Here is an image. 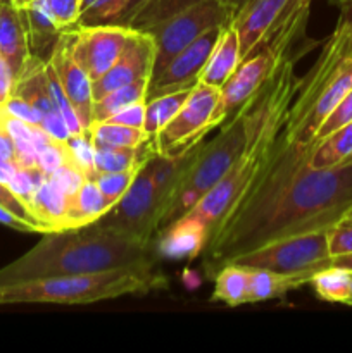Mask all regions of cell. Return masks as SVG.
I'll return each instance as SVG.
<instances>
[{
    "label": "cell",
    "instance_id": "cell-13",
    "mask_svg": "<svg viewBox=\"0 0 352 353\" xmlns=\"http://www.w3.org/2000/svg\"><path fill=\"white\" fill-rule=\"evenodd\" d=\"M48 62L54 68L59 81H61L62 90L66 97L71 102L83 130L88 131L92 126V107H93V95H92V79L86 74L85 69L72 59L71 45H69L68 31H62L54 52H52Z\"/></svg>",
    "mask_w": 352,
    "mask_h": 353
},
{
    "label": "cell",
    "instance_id": "cell-20",
    "mask_svg": "<svg viewBox=\"0 0 352 353\" xmlns=\"http://www.w3.org/2000/svg\"><path fill=\"white\" fill-rule=\"evenodd\" d=\"M248 269V303L268 302L293 292L304 285H309V279L304 274H282L268 269Z\"/></svg>",
    "mask_w": 352,
    "mask_h": 353
},
{
    "label": "cell",
    "instance_id": "cell-44",
    "mask_svg": "<svg viewBox=\"0 0 352 353\" xmlns=\"http://www.w3.org/2000/svg\"><path fill=\"white\" fill-rule=\"evenodd\" d=\"M14 85H16V74L7 59L0 54V107L12 95Z\"/></svg>",
    "mask_w": 352,
    "mask_h": 353
},
{
    "label": "cell",
    "instance_id": "cell-34",
    "mask_svg": "<svg viewBox=\"0 0 352 353\" xmlns=\"http://www.w3.org/2000/svg\"><path fill=\"white\" fill-rule=\"evenodd\" d=\"M48 178H50L52 181L59 186V190L64 193L66 200H68V209H69V205L76 200L83 183L88 179V176H86L81 169L76 168L72 162H68V164L61 165L57 171L52 172Z\"/></svg>",
    "mask_w": 352,
    "mask_h": 353
},
{
    "label": "cell",
    "instance_id": "cell-11",
    "mask_svg": "<svg viewBox=\"0 0 352 353\" xmlns=\"http://www.w3.org/2000/svg\"><path fill=\"white\" fill-rule=\"evenodd\" d=\"M223 28L224 26H217L206 31L202 37L197 38L193 43H190L176 57H173L159 74L152 76L147 88V100L164 95V93L192 90L199 83L200 72H202Z\"/></svg>",
    "mask_w": 352,
    "mask_h": 353
},
{
    "label": "cell",
    "instance_id": "cell-4",
    "mask_svg": "<svg viewBox=\"0 0 352 353\" xmlns=\"http://www.w3.org/2000/svg\"><path fill=\"white\" fill-rule=\"evenodd\" d=\"M352 90V55L349 37L337 23L324 41L316 62L297 79V92L290 105L283 133L292 143L311 145L328 114Z\"/></svg>",
    "mask_w": 352,
    "mask_h": 353
},
{
    "label": "cell",
    "instance_id": "cell-7",
    "mask_svg": "<svg viewBox=\"0 0 352 353\" xmlns=\"http://www.w3.org/2000/svg\"><path fill=\"white\" fill-rule=\"evenodd\" d=\"M328 231L330 230L311 231L271 241L264 247L244 254L231 264L268 269L282 274H304L311 283L316 272L331 265Z\"/></svg>",
    "mask_w": 352,
    "mask_h": 353
},
{
    "label": "cell",
    "instance_id": "cell-18",
    "mask_svg": "<svg viewBox=\"0 0 352 353\" xmlns=\"http://www.w3.org/2000/svg\"><path fill=\"white\" fill-rule=\"evenodd\" d=\"M240 64V40L233 26L226 24L200 72L199 81L221 88Z\"/></svg>",
    "mask_w": 352,
    "mask_h": 353
},
{
    "label": "cell",
    "instance_id": "cell-36",
    "mask_svg": "<svg viewBox=\"0 0 352 353\" xmlns=\"http://www.w3.org/2000/svg\"><path fill=\"white\" fill-rule=\"evenodd\" d=\"M43 3L61 31L78 26L81 0H43Z\"/></svg>",
    "mask_w": 352,
    "mask_h": 353
},
{
    "label": "cell",
    "instance_id": "cell-10",
    "mask_svg": "<svg viewBox=\"0 0 352 353\" xmlns=\"http://www.w3.org/2000/svg\"><path fill=\"white\" fill-rule=\"evenodd\" d=\"M131 28L117 24L75 26L68 31L72 59L81 65L92 81L102 78L123 50Z\"/></svg>",
    "mask_w": 352,
    "mask_h": 353
},
{
    "label": "cell",
    "instance_id": "cell-41",
    "mask_svg": "<svg viewBox=\"0 0 352 353\" xmlns=\"http://www.w3.org/2000/svg\"><path fill=\"white\" fill-rule=\"evenodd\" d=\"M145 105H147V99L138 100V102L121 109L119 112L114 114V116L107 121H110V123L124 124V126L140 128L141 130V128H144V119H145Z\"/></svg>",
    "mask_w": 352,
    "mask_h": 353
},
{
    "label": "cell",
    "instance_id": "cell-24",
    "mask_svg": "<svg viewBox=\"0 0 352 353\" xmlns=\"http://www.w3.org/2000/svg\"><path fill=\"white\" fill-rule=\"evenodd\" d=\"M211 299L230 307L248 303V269L238 264H226L214 276Z\"/></svg>",
    "mask_w": 352,
    "mask_h": 353
},
{
    "label": "cell",
    "instance_id": "cell-33",
    "mask_svg": "<svg viewBox=\"0 0 352 353\" xmlns=\"http://www.w3.org/2000/svg\"><path fill=\"white\" fill-rule=\"evenodd\" d=\"M45 178H47V174L40 168H17L12 179L9 181V188L30 207L35 192L43 183Z\"/></svg>",
    "mask_w": 352,
    "mask_h": 353
},
{
    "label": "cell",
    "instance_id": "cell-39",
    "mask_svg": "<svg viewBox=\"0 0 352 353\" xmlns=\"http://www.w3.org/2000/svg\"><path fill=\"white\" fill-rule=\"evenodd\" d=\"M0 109L9 114L10 117H16V119L33 124V126H40L41 119H43L40 110H37L30 102H26V100L17 95H10L9 100Z\"/></svg>",
    "mask_w": 352,
    "mask_h": 353
},
{
    "label": "cell",
    "instance_id": "cell-5",
    "mask_svg": "<svg viewBox=\"0 0 352 353\" xmlns=\"http://www.w3.org/2000/svg\"><path fill=\"white\" fill-rule=\"evenodd\" d=\"M248 119L247 105H242L226 123L223 130L209 141L197 143L192 162L173 188L161 216L157 233L168 224L185 216L195 203L226 174L247 147Z\"/></svg>",
    "mask_w": 352,
    "mask_h": 353
},
{
    "label": "cell",
    "instance_id": "cell-9",
    "mask_svg": "<svg viewBox=\"0 0 352 353\" xmlns=\"http://www.w3.org/2000/svg\"><path fill=\"white\" fill-rule=\"evenodd\" d=\"M150 157L138 169L130 188L121 196L119 202L107 210L95 224L130 234L145 243H152V238L157 234L159 203L152 181Z\"/></svg>",
    "mask_w": 352,
    "mask_h": 353
},
{
    "label": "cell",
    "instance_id": "cell-28",
    "mask_svg": "<svg viewBox=\"0 0 352 353\" xmlns=\"http://www.w3.org/2000/svg\"><path fill=\"white\" fill-rule=\"evenodd\" d=\"M309 285H313L316 295L324 302L347 305L349 293H351V271L331 265L316 272Z\"/></svg>",
    "mask_w": 352,
    "mask_h": 353
},
{
    "label": "cell",
    "instance_id": "cell-22",
    "mask_svg": "<svg viewBox=\"0 0 352 353\" xmlns=\"http://www.w3.org/2000/svg\"><path fill=\"white\" fill-rule=\"evenodd\" d=\"M352 161V123L338 128L321 140H314L309 165L326 169Z\"/></svg>",
    "mask_w": 352,
    "mask_h": 353
},
{
    "label": "cell",
    "instance_id": "cell-3",
    "mask_svg": "<svg viewBox=\"0 0 352 353\" xmlns=\"http://www.w3.org/2000/svg\"><path fill=\"white\" fill-rule=\"evenodd\" d=\"M168 288V279L152 265L119 268L97 274L50 276L0 285V305L16 303H86L114 300L126 295H147Z\"/></svg>",
    "mask_w": 352,
    "mask_h": 353
},
{
    "label": "cell",
    "instance_id": "cell-1",
    "mask_svg": "<svg viewBox=\"0 0 352 353\" xmlns=\"http://www.w3.org/2000/svg\"><path fill=\"white\" fill-rule=\"evenodd\" d=\"M311 145L280 133L268 164L233 209L213 228L204 247L211 279L223 265L259 247L331 230L352 207V161L326 169L309 165Z\"/></svg>",
    "mask_w": 352,
    "mask_h": 353
},
{
    "label": "cell",
    "instance_id": "cell-43",
    "mask_svg": "<svg viewBox=\"0 0 352 353\" xmlns=\"http://www.w3.org/2000/svg\"><path fill=\"white\" fill-rule=\"evenodd\" d=\"M0 224H3V226L10 228L14 231H21V233H45L43 228L21 219L16 214L10 212L7 207H3L2 203H0Z\"/></svg>",
    "mask_w": 352,
    "mask_h": 353
},
{
    "label": "cell",
    "instance_id": "cell-40",
    "mask_svg": "<svg viewBox=\"0 0 352 353\" xmlns=\"http://www.w3.org/2000/svg\"><path fill=\"white\" fill-rule=\"evenodd\" d=\"M0 203H2L3 207H7L10 212L16 214L17 217L28 221V223H33V224H37V226L43 228L45 233H48L47 228H45L43 224H41L40 221H38L37 217L33 216V212L30 210V207H28L26 203H24L23 200H21L19 196H17L16 193H14L12 190L9 188V185H7V183H3V181H0Z\"/></svg>",
    "mask_w": 352,
    "mask_h": 353
},
{
    "label": "cell",
    "instance_id": "cell-37",
    "mask_svg": "<svg viewBox=\"0 0 352 353\" xmlns=\"http://www.w3.org/2000/svg\"><path fill=\"white\" fill-rule=\"evenodd\" d=\"M68 162L71 161H69V152L66 141H57L50 138L48 143H45L38 150V168L47 176H50L52 172L57 171L61 165L68 164Z\"/></svg>",
    "mask_w": 352,
    "mask_h": 353
},
{
    "label": "cell",
    "instance_id": "cell-46",
    "mask_svg": "<svg viewBox=\"0 0 352 353\" xmlns=\"http://www.w3.org/2000/svg\"><path fill=\"white\" fill-rule=\"evenodd\" d=\"M338 7H340L338 24H342L345 31H347L349 55H352V0H338Z\"/></svg>",
    "mask_w": 352,
    "mask_h": 353
},
{
    "label": "cell",
    "instance_id": "cell-21",
    "mask_svg": "<svg viewBox=\"0 0 352 353\" xmlns=\"http://www.w3.org/2000/svg\"><path fill=\"white\" fill-rule=\"evenodd\" d=\"M30 209L48 233L68 230V200L48 176L35 192Z\"/></svg>",
    "mask_w": 352,
    "mask_h": 353
},
{
    "label": "cell",
    "instance_id": "cell-14",
    "mask_svg": "<svg viewBox=\"0 0 352 353\" xmlns=\"http://www.w3.org/2000/svg\"><path fill=\"white\" fill-rule=\"evenodd\" d=\"M292 0H242L231 19L240 40V61L264 38Z\"/></svg>",
    "mask_w": 352,
    "mask_h": 353
},
{
    "label": "cell",
    "instance_id": "cell-32",
    "mask_svg": "<svg viewBox=\"0 0 352 353\" xmlns=\"http://www.w3.org/2000/svg\"><path fill=\"white\" fill-rule=\"evenodd\" d=\"M69 152V161L81 169L88 178H95V145H93L90 131H85L81 134H71L66 141Z\"/></svg>",
    "mask_w": 352,
    "mask_h": 353
},
{
    "label": "cell",
    "instance_id": "cell-2",
    "mask_svg": "<svg viewBox=\"0 0 352 353\" xmlns=\"http://www.w3.org/2000/svg\"><path fill=\"white\" fill-rule=\"evenodd\" d=\"M152 243L99 224L45 233L23 257L0 269V285L50 278L97 274L119 268L152 265Z\"/></svg>",
    "mask_w": 352,
    "mask_h": 353
},
{
    "label": "cell",
    "instance_id": "cell-17",
    "mask_svg": "<svg viewBox=\"0 0 352 353\" xmlns=\"http://www.w3.org/2000/svg\"><path fill=\"white\" fill-rule=\"evenodd\" d=\"M0 54L7 59L17 78L30 52L23 14L12 0H0Z\"/></svg>",
    "mask_w": 352,
    "mask_h": 353
},
{
    "label": "cell",
    "instance_id": "cell-42",
    "mask_svg": "<svg viewBox=\"0 0 352 353\" xmlns=\"http://www.w3.org/2000/svg\"><path fill=\"white\" fill-rule=\"evenodd\" d=\"M40 128L48 137L57 141H68V138L71 137V131H69L68 124H66L64 117L59 110H52L50 114H45Z\"/></svg>",
    "mask_w": 352,
    "mask_h": 353
},
{
    "label": "cell",
    "instance_id": "cell-25",
    "mask_svg": "<svg viewBox=\"0 0 352 353\" xmlns=\"http://www.w3.org/2000/svg\"><path fill=\"white\" fill-rule=\"evenodd\" d=\"M109 209L110 207L107 205L106 199H104V195L100 193L95 179L88 178L83 183L81 190H79L75 202L69 205L68 230L97 223V221H99Z\"/></svg>",
    "mask_w": 352,
    "mask_h": 353
},
{
    "label": "cell",
    "instance_id": "cell-16",
    "mask_svg": "<svg viewBox=\"0 0 352 353\" xmlns=\"http://www.w3.org/2000/svg\"><path fill=\"white\" fill-rule=\"evenodd\" d=\"M24 30L28 38V52L40 61L48 62L62 31L48 14L43 0H31L26 7H21Z\"/></svg>",
    "mask_w": 352,
    "mask_h": 353
},
{
    "label": "cell",
    "instance_id": "cell-45",
    "mask_svg": "<svg viewBox=\"0 0 352 353\" xmlns=\"http://www.w3.org/2000/svg\"><path fill=\"white\" fill-rule=\"evenodd\" d=\"M150 0H128L126 7H124L123 12L117 16V19L114 21L113 24H117V26H124V28H130L131 23H133L135 17L138 16L141 9H144Z\"/></svg>",
    "mask_w": 352,
    "mask_h": 353
},
{
    "label": "cell",
    "instance_id": "cell-26",
    "mask_svg": "<svg viewBox=\"0 0 352 353\" xmlns=\"http://www.w3.org/2000/svg\"><path fill=\"white\" fill-rule=\"evenodd\" d=\"M148 79H141V81L130 83V85L119 86L100 99L93 100L92 107V121L93 123H102V121L110 119L114 114L119 112L124 107L131 105V103L138 102V100L147 99V88H148ZM92 123V124H93Z\"/></svg>",
    "mask_w": 352,
    "mask_h": 353
},
{
    "label": "cell",
    "instance_id": "cell-31",
    "mask_svg": "<svg viewBox=\"0 0 352 353\" xmlns=\"http://www.w3.org/2000/svg\"><path fill=\"white\" fill-rule=\"evenodd\" d=\"M154 154V152H152ZM152 154H148L147 157L144 159V161L140 162L138 165H135L133 169H130V171H123V172H99V174L95 176V183L97 186H99L100 193L104 195V199H106L107 205L113 209L114 205H116L117 202L121 200V196L126 193V190L130 188L131 181L135 179V176H137L138 169L141 168V164H144L145 161H147L148 157H150Z\"/></svg>",
    "mask_w": 352,
    "mask_h": 353
},
{
    "label": "cell",
    "instance_id": "cell-23",
    "mask_svg": "<svg viewBox=\"0 0 352 353\" xmlns=\"http://www.w3.org/2000/svg\"><path fill=\"white\" fill-rule=\"evenodd\" d=\"M192 90H179V92L164 93V95L154 97L147 100L145 105V119H144V133L148 143L154 148V141L157 134L168 126L169 121L178 114L183 103L188 99Z\"/></svg>",
    "mask_w": 352,
    "mask_h": 353
},
{
    "label": "cell",
    "instance_id": "cell-15",
    "mask_svg": "<svg viewBox=\"0 0 352 353\" xmlns=\"http://www.w3.org/2000/svg\"><path fill=\"white\" fill-rule=\"evenodd\" d=\"M155 252L168 261H192L202 255L209 230L202 221L185 214L159 231Z\"/></svg>",
    "mask_w": 352,
    "mask_h": 353
},
{
    "label": "cell",
    "instance_id": "cell-8",
    "mask_svg": "<svg viewBox=\"0 0 352 353\" xmlns=\"http://www.w3.org/2000/svg\"><path fill=\"white\" fill-rule=\"evenodd\" d=\"M219 102V88L199 81L168 126L157 134L154 152L162 157H178L214 130L213 116Z\"/></svg>",
    "mask_w": 352,
    "mask_h": 353
},
{
    "label": "cell",
    "instance_id": "cell-29",
    "mask_svg": "<svg viewBox=\"0 0 352 353\" xmlns=\"http://www.w3.org/2000/svg\"><path fill=\"white\" fill-rule=\"evenodd\" d=\"M202 2V0H150L144 9L138 12L131 23V30H147V28L154 26V24L162 23L168 17L175 16V14L182 12V10L188 9V7L195 6V3ZM235 3H240L242 0H231Z\"/></svg>",
    "mask_w": 352,
    "mask_h": 353
},
{
    "label": "cell",
    "instance_id": "cell-35",
    "mask_svg": "<svg viewBox=\"0 0 352 353\" xmlns=\"http://www.w3.org/2000/svg\"><path fill=\"white\" fill-rule=\"evenodd\" d=\"M328 247L331 257L352 254V207L345 216L328 231Z\"/></svg>",
    "mask_w": 352,
    "mask_h": 353
},
{
    "label": "cell",
    "instance_id": "cell-19",
    "mask_svg": "<svg viewBox=\"0 0 352 353\" xmlns=\"http://www.w3.org/2000/svg\"><path fill=\"white\" fill-rule=\"evenodd\" d=\"M45 65H47V62L40 61L33 55H28L19 76L16 78L12 92V95L21 97L26 102H30L35 109L40 110L41 116L50 114L52 110H57L52 102L50 93H48Z\"/></svg>",
    "mask_w": 352,
    "mask_h": 353
},
{
    "label": "cell",
    "instance_id": "cell-30",
    "mask_svg": "<svg viewBox=\"0 0 352 353\" xmlns=\"http://www.w3.org/2000/svg\"><path fill=\"white\" fill-rule=\"evenodd\" d=\"M128 0H81L79 7V26H99L113 24L126 7Z\"/></svg>",
    "mask_w": 352,
    "mask_h": 353
},
{
    "label": "cell",
    "instance_id": "cell-48",
    "mask_svg": "<svg viewBox=\"0 0 352 353\" xmlns=\"http://www.w3.org/2000/svg\"><path fill=\"white\" fill-rule=\"evenodd\" d=\"M347 305H352V271H351V293H349V300Z\"/></svg>",
    "mask_w": 352,
    "mask_h": 353
},
{
    "label": "cell",
    "instance_id": "cell-12",
    "mask_svg": "<svg viewBox=\"0 0 352 353\" xmlns=\"http://www.w3.org/2000/svg\"><path fill=\"white\" fill-rule=\"evenodd\" d=\"M155 62V41L150 33L141 30H130L123 50L113 68L102 78L92 81L93 100L107 92L130 83L148 79L150 81Z\"/></svg>",
    "mask_w": 352,
    "mask_h": 353
},
{
    "label": "cell",
    "instance_id": "cell-47",
    "mask_svg": "<svg viewBox=\"0 0 352 353\" xmlns=\"http://www.w3.org/2000/svg\"><path fill=\"white\" fill-rule=\"evenodd\" d=\"M331 265L335 268H344L352 271V254L351 255H340V257H331ZM330 265V268H331Z\"/></svg>",
    "mask_w": 352,
    "mask_h": 353
},
{
    "label": "cell",
    "instance_id": "cell-38",
    "mask_svg": "<svg viewBox=\"0 0 352 353\" xmlns=\"http://www.w3.org/2000/svg\"><path fill=\"white\" fill-rule=\"evenodd\" d=\"M349 123H352V90L340 100V102H338V105L328 114V117L323 121L320 130H317L314 140H321V138L333 133L335 130H338V128L345 126V124Z\"/></svg>",
    "mask_w": 352,
    "mask_h": 353
},
{
    "label": "cell",
    "instance_id": "cell-6",
    "mask_svg": "<svg viewBox=\"0 0 352 353\" xmlns=\"http://www.w3.org/2000/svg\"><path fill=\"white\" fill-rule=\"evenodd\" d=\"M238 3L231 0H202L162 23L147 28L155 41V62L152 76L159 74L173 57L202 37L206 31L226 26L233 19Z\"/></svg>",
    "mask_w": 352,
    "mask_h": 353
},
{
    "label": "cell",
    "instance_id": "cell-27",
    "mask_svg": "<svg viewBox=\"0 0 352 353\" xmlns=\"http://www.w3.org/2000/svg\"><path fill=\"white\" fill-rule=\"evenodd\" d=\"M88 131L95 147L138 148L147 141L144 130L140 128L124 126V124L110 123V121L93 123Z\"/></svg>",
    "mask_w": 352,
    "mask_h": 353
}]
</instances>
